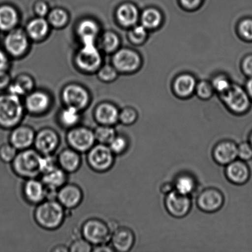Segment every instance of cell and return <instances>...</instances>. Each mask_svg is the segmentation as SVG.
Listing matches in <instances>:
<instances>
[{
  "instance_id": "f1b7e54d",
  "label": "cell",
  "mask_w": 252,
  "mask_h": 252,
  "mask_svg": "<svg viewBox=\"0 0 252 252\" xmlns=\"http://www.w3.org/2000/svg\"><path fill=\"white\" fill-rule=\"evenodd\" d=\"M116 16L117 21L122 26L132 27L134 26L138 21V9L132 4H123L118 7Z\"/></svg>"
},
{
  "instance_id": "7c38bea8",
  "label": "cell",
  "mask_w": 252,
  "mask_h": 252,
  "mask_svg": "<svg viewBox=\"0 0 252 252\" xmlns=\"http://www.w3.org/2000/svg\"><path fill=\"white\" fill-rule=\"evenodd\" d=\"M224 197L220 190L216 188H208L200 192L197 199V205L202 211L214 213L223 206Z\"/></svg>"
},
{
  "instance_id": "ba28073f",
  "label": "cell",
  "mask_w": 252,
  "mask_h": 252,
  "mask_svg": "<svg viewBox=\"0 0 252 252\" xmlns=\"http://www.w3.org/2000/svg\"><path fill=\"white\" fill-rule=\"evenodd\" d=\"M65 107H70L82 112L90 105V94L87 89L76 83H70L64 87L62 92Z\"/></svg>"
},
{
  "instance_id": "cb8c5ba5",
  "label": "cell",
  "mask_w": 252,
  "mask_h": 252,
  "mask_svg": "<svg viewBox=\"0 0 252 252\" xmlns=\"http://www.w3.org/2000/svg\"><path fill=\"white\" fill-rule=\"evenodd\" d=\"M225 174L232 184L240 185L248 181L250 170L244 160L236 159L226 165Z\"/></svg>"
},
{
  "instance_id": "c3c4849f",
  "label": "cell",
  "mask_w": 252,
  "mask_h": 252,
  "mask_svg": "<svg viewBox=\"0 0 252 252\" xmlns=\"http://www.w3.org/2000/svg\"><path fill=\"white\" fill-rule=\"evenodd\" d=\"M48 5L44 1H39L36 2L34 6V12L37 16L45 17L48 16L49 12Z\"/></svg>"
},
{
  "instance_id": "ab89813d",
  "label": "cell",
  "mask_w": 252,
  "mask_h": 252,
  "mask_svg": "<svg viewBox=\"0 0 252 252\" xmlns=\"http://www.w3.org/2000/svg\"><path fill=\"white\" fill-rule=\"evenodd\" d=\"M68 249L70 252H93V246L83 237H79L73 239Z\"/></svg>"
},
{
  "instance_id": "bcb514c9",
  "label": "cell",
  "mask_w": 252,
  "mask_h": 252,
  "mask_svg": "<svg viewBox=\"0 0 252 252\" xmlns=\"http://www.w3.org/2000/svg\"><path fill=\"white\" fill-rule=\"evenodd\" d=\"M198 95L202 98H208L213 92V86L207 82L199 83L197 88Z\"/></svg>"
},
{
  "instance_id": "1f68e13d",
  "label": "cell",
  "mask_w": 252,
  "mask_h": 252,
  "mask_svg": "<svg viewBox=\"0 0 252 252\" xmlns=\"http://www.w3.org/2000/svg\"><path fill=\"white\" fill-rule=\"evenodd\" d=\"M120 44L119 36L114 32L106 31L100 36V48L105 53L112 54L115 53L119 49Z\"/></svg>"
},
{
  "instance_id": "8d00e7d4",
  "label": "cell",
  "mask_w": 252,
  "mask_h": 252,
  "mask_svg": "<svg viewBox=\"0 0 252 252\" xmlns=\"http://www.w3.org/2000/svg\"><path fill=\"white\" fill-rule=\"evenodd\" d=\"M128 140L125 135L122 134H118L113 138L109 145V147L115 155H122L124 154L128 150Z\"/></svg>"
},
{
  "instance_id": "681fc988",
  "label": "cell",
  "mask_w": 252,
  "mask_h": 252,
  "mask_svg": "<svg viewBox=\"0 0 252 252\" xmlns=\"http://www.w3.org/2000/svg\"><path fill=\"white\" fill-rule=\"evenodd\" d=\"M11 84V76L6 71L0 72V90L8 87Z\"/></svg>"
},
{
  "instance_id": "11a10c76",
  "label": "cell",
  "mask_w": 252,
  "mask_h": 252,
  "mask_svg": "<svg viewBox=\"0 0 252 252\" xmlns=\"http://www.w3.org/2000/svg\"><path fill=\"white\" fill-rule=\"evenodd\" d=\"M182 3L187 8L192 9L197 7L201 2V0H181Z\"/></svg>"
},
{
  "instance_id": "8fae6325",
  "label": "cell",
  "mask_w": 252,
  "mask_h": 252,
  "mask_svg": "<svg viewBox=\"0 0 252 252\" xmlns=\"http://www.w3.org/2000/svg\"><path fill=\"white\" fill-rule=\"evenodd\" d=\"M165 206L170 216L177 219L184 218L191 211V196L180 193L174 190L166 195Z\"/></svg>"
},
{
  "instance_id": "603a6c76",
  "label": "cell",
  "mask_w": 252,
  "mask_h": 252,
  "mask_svg": "<svg viewBox=\"0 0 252 252\" xmlns=\"http://www.w3.org/2000/svg\"><path fill=\"white\" fill-rule=\"evenodd\" d=\"M57 158L59 167L68 174L77 172L82 164L81 153L70 147L61 151Z\"/></svg>"
},
{
  "instance_id": "44dd1931",
  "label": "cell",
  "mask_w": 252,
  "mask_h": 252,
  "mask_svg": "<svg viewBox=\"0 0 252 252\" xmlns=\"http://www.w3.org/2000/svg\"><path fill=\"white\" fill-rule=\"evenodd\" d=\"M120 110L112 103H99L94 112V117L98 125L114 126L119 122Z\"/></svg>"
},
{
  "instance_id": "60d3db41",
  "label": "cell",
  "mask_w": 252,
  "mask_h": 252,
  "mask_svg": "<svg viewBox=\"0 0 252 252\" xmlns=\"http://www.w3.org/2000/svg\"><path fill=\"white\" fill-rule=\"evenodd\" d=\"M137 118V113L132 108H125L120 111L119 122L123 125L130 126L134 124Z\"/></svg>"
},
{
  "instance_id": "ac0fdd59",
  "label": "cell",
  "mask_w": 252,
  "mask_h": 252,
  "mask_svg": "<svg viewBox=\"0 0 252 252\" xmlns=\"http://www.w3.org/2000/svg\"><path fill=\"white\" fill-rule=\"evenodd\" d=\"M135 241V234L132 229L117 226L113 231L110 243L114 251L127 252L132 249Z\"/></svg>"
},
{
  "instance_id": "4fadbf2b",
  "label": "cell",
  "mask_w": 252,
  "mask_h": 252,
  "mask_svg": "<svg viewBox=\"0 0 252 252\" xmlns=\"http://www.w3.org/2000/svg\"><path fill=\"white\" fill-rule=\"evenodd\" d=\"M140 61V56L136 52L124 48L113 53L112 65L118 72L128 73L137 70Z\"/></svg>"
},
{
  "instance_id": "e575fe53",
  "label": "cell",
  "mask_w": 252,
  "mask_h": 252,
  "mask_svg": "<svg viewBox=\"0 0 252 252\" xmlns=\"http://www.w3.org/2000/svg\"><path fill=\"white\" fill-rule=\"evenodd\" d=\"M47 20L51 26L56 29H62L68 24L69 15L63 9L55 8L49 11Z\"/></svg>"
},
{
  "instance_id": "277c9868",
  "label": "cell",
  "mask_w": 252,
  "mask_h": 252,
  "mask_svg": "<svg viewBox=\"0 0 252 252\" xmlns=\"http://www.w3.org/2000/svg\"><path fill=\"white\" fill-rule=\"evenodd\" d=\"M110 226L102 220L92 218L84 222L81 228V236L94 246L110 243L113 230L117 228Z\"/></svg>"
},
{
  "instance_id": "7dc6e473",
  "label": "cell",
  "mask_w": 252,
  "mask_h": 252,
  "mask_svg": "<svg viewBox=\"0 0 252 252\" xmlns=\"http://www.w3.org/2000/svg\"><path fill=\"white\" fill-rule=\"evenodd\" d=\"M239 30L244 38L252 40V20L247 19L242 22Z\"/></svg>"
},
{
  "instance_id": "d6986e66",
  "label": "cell",
  "mask_w": 252,
  "mask_h": 252,
  "mask_svg": "<svg viewBox=\"0 0 252 252\" xmlns=\"http://www.w3.org/2000/svg\"><path fill=\"white\" fill-rule=\"evenodd\" d=\"M22 192L25 199L31 204L38 205L46 199V187L38 178L26 180Z\"/></svg>"
},
{
  "instance_id": "f907efd6",
  "label": "cell",
  "mask_w": 252,
  "mask_h": 252,
  "mask_svg": "<svg viewBox=\"0 0 252 252\" xmlns=\"http://www.w3.org/2000/svg\"><path fill=\"white\" fill-rule=\"evenodd\" d=\"M9 65L8 58L3 51H0V72L6 71Z\"/></svg>"
},
{
  "instance_id": "52a82bcc",
  "label": "cell",
  "mask_w": 252,
  "mask_h": 252,
  "mask_svg": "<svg viewBox=\"0 0 252 252\" xmlns=\"http://www.w3.org/2000/svg\"><path fill=\"white\" fill-rule=\"evenodd\" d=\"M66 140L69 147L80 153H87L96 143L94 130L80 125L68 130Z\"/></svg>"
},
{
  "instance_id": "9a60e30c",
  "label": "cell",
  "mask_w": 252,
  "mask_h": 252,
  "mask_svg": "<svg viewBox=\"0 0 252 252\" xmlns=\"http://www.w3.org/2000/svg\"><path fill=\"white\" fill-rule=\"evenodd\" d=\"M36 132L31 126L19 125L11 129L9 142L18 151L32 148L34 144Z\"/></svg>"
},
{
  "instance_id": "816d5d0a",
  "label": "cell",
  "mask_w": 252,
  "mask_h": 252,
  "mask_svg": "<svg viewBox=\"0 0 252 252\" xmlns=\"http://www.w3.org/2000/svg\"><path fill=\"white\" fill-rule=\"evenodd\" d=\"M114 251L112 246L108 245V244H103L100 245L93 247V252H110Z\"/></svg>"
},
{
  "instance_id": "83f0119b",
  "label": "cell",
  "mask_w": 252,
  "mask_h": 252,
  "mask_svg": "<svg viewBox=\"0 0 252 252\" xmlns=\"http://www.w3.org/2000/svg\"><path fill=\"white\" fill-rule=\"evenodd\" d=\"M19 22V14L17 10L10 5L0 6V30L9 32L16 28Z\"/></svg>"
},
{
  "instance_id": "f546056e",
  "label": "cell",
  "mask_w": 252,
  "mask_h": 252,
  "mask_svg": "<svg viewBox=\"0 0 252 252\" xmlns=\"http://www.w3.org/2000/svg\"><path fill=\"white\" fill-rule=\"evenodd\" d=\"M81 112L75 108L65 107L61 110L58 115L59 125L66 129L80 125Z\"/></svg>"
},
{
  "instance_id": "5b68a950",
  "label": "cell",
  "mask_w": 252,
  "mask_h": 252,
  "mask_svg": "<svg viewBox=\"0 0 252 252\" xmlns=\"http://www.w3.org/2000/svg\"><path fill=\"white\" fill-rule=\"evenodd\" d=\"M79 70L87 73H97L103 65V58L95 43L83 44L75 56Z\"/></svg>"
},
{
  "instance_id": "5bb4252c",
  "label": "cell",
  "mask_w": 252,
  "mask_h": 252,
  "mask_svg": "<svg viewBox=\"0 0 252 252\" xmlns=\"http://www.w3.org/2000/svg\"><path fill=\"white\" fill-rule=\"evenodd\" d=\"M83 199V192L78 185L66 183L59 189L57 200L66 210L76 208Z\"/></svg>"
},
{
  "instance_id": "9f6ffc18",
  "label": "cell",
  "mask_w": 252,
  "mask_h": 252,
  "mask_svg": "<svg viewBox=\"0 0 252 252\" xmlns=\"http://www.w3.org/2000/svg\"><path fill=\"white\" fill-rule=\"evenodd\" d=\"M52 252H69V249L68 247L64 245H59L58 246L54 247Z\"/></svg>"
},
{
  "instance_id": "f6af8a7d",
  "label": "cell",
  "mask_w": 252,
  "mask_h": 252,
  "mask_svg": "<svg viewBox=\"0 0 252 252\" xmlns=\"http://www.w3.org/2000/svg\"><path fill=\"white\" fill-rule=\"evenodd\" d=\"M213 88L219 91V93H225L231 88V85L229 83L228 79L224 76H218L213 81Z\"/></svg>"
},
{
  "instance_id": "7a4b0ae2",
  "label": "cell",
  "mask_w": 252,
  "mask_h": 252,
  "mask_svg": "<svg viewBox=\"0 0 252 252\" xmlns=\"http://www.w3.org/2000/svg\"><path fill=\"white\" fill-rule=\"evenodd\" d=\"M25 111L21 97L9 93L0 95V127L12 129L21 125Z\"/></svg>"
},
{
  "instance_id": "d4e9b609",
  "label": "cell",
  "mask_w": 252,
  "mask_h": 252,
  "mask_svg": "<svg viewBox=\"0 0 252 252\" xmlns=\"http://www.w3.org/2000/svg\"><path fill=\"white\" fill-rule=\"evenodd\" d=\"M50 24L47 19L37 16L28 22L25 31L30 39L40 41L48 36L50 32Z\"/></svg>"
},
{
  "instance_id": "9c48e42d",
  "label": "cell",
  "mask_w": 252,
  "mask_h": 252,
  "mask_svg": "<svg viewBox=\"0 0 252 252\" xmlns=\"http://www.w3.org/2000/svg\"><path fill=\"white\" fill-rule=\"evenodd\" d=\"M4 45L9 55L20 58L29 50L30 38L25 30L16 27L8 32L4 38Z\"/></svg>"
},
{
  "instance_id": "30bf717a",
  "label": "cell",
  "mask_w": 252,
  "mask_h": 252,
  "mask_svg": "<svg viewBox=\"0 0 252 252\" xmlns=\"http://www.w3.org/2000/svg\"><path fill=\"white\" fill-rule=\"evenodd\" d=\"M61 138L56 130L44 127L36 132L34 147L41 155H53L60 145Z\"/></svg>"
},
{
  "instance_id": "3957f363",
  "label": "cell",
  "mask_w": 252,
  "mask_h": 252,
  "mask_svg": "<svg viewBox=\"0 0 252 252\" xmlns=\"http://www.w3.org/2000/svg\"><path fill=\"white\" fill-rule=\"evenodd\" d=\"M42 155L35 149L20 151L11 162L12 169L17 176L24 179H33L41 176Z\"/></svg>"
},
{
  "instance_id": "ffe728a7",
  "label": "cell",
  "mask_w": 252,
  "mask_h": 252,
  "mask_svg": "<svg viewBox=\"0 0 252 252\" xmlns=\"http://www.w3.org/2000/svg\"><path fill=\"white\" fill-rule=\"evenodd\" d=\"M212 155L217 164L227 165L238 158V145L232 140H221L215 146Z\"/></svg>"
},
{
  "instance_id": "2e32d148",
  "label": "cell",
  "mask_w": 252,
  "mask_h": 252,
  "mask_svg": "<svg viewBox=\"0 0 252 252\" xmlns=\"http://www.w3.org/2000/svg\"><path fill=\"white\" fill-rule=\"evenodd\" d=\"M25 109L33 115H41L49 110L51 104L50 96L43 91H33L26 95Z\"/></svg>"
},
{
  "instance_id": "836d02e7",
  "label": "cell",
  "mask_w": 252,
  "mask_h": 252,
  "mask_svg": "<svg viewBox=\"0 0 252 252\" xmlns=\"http://www.w3.org/2000/svg\"><path fill=\"white\" fill-rule=\"evenodd\" d=\"M94 133L96 143L107 145H109L117 135L114 126L108 125H98L94 129Z\"/></svg>"
},
{
  "instance_id": "f5cc1de1",
  "label": "cell",
  "mask_w": 252,
  "mask_h": 252,
  "mask_svg": "<svg viewBox=\"0 0 252 252\" xmlns=\"http://www.w3.org/2000/svg\"><path fill=\"white\" fill-rule=\"evenodd\" d=\"M174 190H175L174 184L170 182L164 183L160 188V192L165 195L170 193V192L174 191Z\"/></svg>"
},
{
  "instance_id": "b9f144b4",
  "label": "cell",
  "mask_w": 252,
  "mask_h": 252,
  "mask_svg": "<svg viewBox=\"0 0 252 252\" xmlns=\"http://www.w3.org/2000/svg\"><path fill=\"white\" fill-rule=\"evenodd\" d=\"M59 167L58 158L53 155H42L41 159V174Z\"/></svg>"
},
{
  "instance_id": "7402d4cb",
  "label": "cell",
  "mask_w": 252,
  "mask_h": 252,
  "mask_svg": "<svg viewBox=\"0 0 252 252\" xmlns=\"http://www.w3.org/2000/svg\"><path fill=\"white\" fill-rule=\"evenodd\" d=\"M100 27L98 22L91 18H85L79 22L76 32L82 44L95 43L100 35Z\"/></svg>"
},
{
  "instance_id": "4dcf8cb0",
  "label": "cell",
  "mask_w": 252,
  "mask_h": 252,
  "mask_svg": "<svg viewBox=\"0 0 252 252\" xmlns=\"http://www.w3.org/2000/svg\"><path fill=\"white\" fill-rule=\"evenodd\" d=\"M174 189L180 193L191 196L197 188V180L192 175L181 174L177 177L174 183Z\"/></svg>"
},
{
  "instance_id": "4316f807",
  "label": "cell",
  "mask_w": 252,
  "mask_h": 252,
  "mask_svg": "<svg viewBox=\"0 0 252 252\" xmlns=\"http://www.w3.org/2000/svg\"><path fill=\"white\" fill-rule=\"evenodd\" d=\"M34 82L33 79L27 74H21L16 80L8 86V92L19 97L29 94L33 91Z\"/></svg>"
},
{
  "instance_id": "7bdbcfd3",
  "label": "cell",
  "mask_w": 252,
  "mask_h": 252,
  "mask_svg": "<svg viewBox=\"0 0 252 252\" xmlns=\"http://www.w3.org/2000/svg\"><path fill=\"white\" fill-rule=\"evenodd\" d=\"M147 34V29L142 25L133 27L128 33V38L132 43L140 44L145 40Z\"/></svg>"
},
{
  "instance_id": "d6a6232c",
  "label": "cell",
  "mask_w": 252,
  "mask_h": 252,
  "mask_svg": "<svg viewBox=\"0 0 252 252\" xmlns=\"http://www.w3.org/2000/svg\"><path fill=\"white\" fill-rule=\"evenodd\" d=\"M174 88L178 94L187 97L193 93L196 88V81L189 75L180 76L175 81Z\"/></svg>"
},
{
  "instance_id": "db71d44e",
  "label": "cell",
  "mask_w": 252,
  "mask_h": 252,
  "mask_svg": "<svg viewBox=\"0 0 252 252\" xmlns=\"http://www.w3.org/2000/svg\"><path fill=\"white\" fill-rule=\"evenodd\" d=\"M243 67L248 75L252 76V56H249L244 62Z\"/></svg>"
},
{
  "instance_id": "6f0895ef",
  "label": "cell",
  "mask_w": 252,
  "mask_h": 252,
  "mask_svg": "<svg viewBox=\"0 0 252 252\" xmlns=\"http://www.w3.org/2000/svg\"><path fill=\"white\" fill-rule=\"evenodd\" d=\"M247 88H248L249 93L250 94V95L252 97V78L248 81V85H247Z\"/></svg>"
},
{
  "instance_id": "f35d334b",
  "label": "cell",
  "mask_w": 252,
  "mask_h": 252,
  "mask_svg": "<svg viewBox=\"0 0 252 252\" xmlns=\"http://www.w3.org/2000/svg\"><path fill=\"white\" fill-rule=\"evenodd\" d=\"M18 152L11 143H3L0 145V160L5 164H11Z\"/></svg>"
},
{
  "instance_id": "e0dca14e",
  "label": "cell",
  "mask_w": 252,
  "mask_h": 252,
  "mask_svg": "<svg viewBox=\"0 0 252 252\" xmlns=\"http://www.w3.org/2000/svg\"><path fill=\"white\" fill-rule=\"evenodd\" d=\"M223 94L224 102L232 112L241 114L248 110L250 103L248 95L239 86H231Z\"/></svg>"
},
{
  "instance_id": "d590c367",
  "label": "cell",
  "mask_w": 252,
  "mask_h": 252,
  "mask_svg": "<svg viewBox=\"0 0 252 252\" xmlns=\"http://www.w3.org/2000/svg\"><path fill=\"white\" fill-rule=\"evenodd\" d=\"M142 24L147 29L157 28L162 21V16L159 11L155 9H148L142 14Z\"/></svg>"
},
{
  "instance_id": "680465c9",
  "label": "cell",
  "mask_w": 252,
  "mask_h": 252,
  "mask_svg": "<svg viewBox=\"0 0 252 252\" xmlns=\"http://www.w3.org/2000/svg\"><path fill=\"white\" fill-rule=\"evenodd\" d=\"M250 143L251 145L252 146V133H251V137H250Z\"/></svg>"
},
{
  "instance_id": "ee69618b",
  "label": "cell",
  "mask_w": 252,
  "mask_h": 252,
  "mask_svg": "<svg viewBox=\"0 0 252 252\" xmlns=\"http://www.w3.org/2000/svg\"><path fill=\"white\" fill-rule=\"evenodd\" d=\"M238 158L244 161L252 159V146L250 143L243 142L238 145Z\"/></svg>"
},
{
  "instance_id": "8992f818",
  "label": "cell",
  "mask_w": 252,
  "mask_h": 252,
  "mask_svg": "<svg viewBox=\"0 0 252 252\" xmlns=\"http://www.w3.org/2000/svg\"><path fill=\"white\" fill-rule=\"evenodd\" d=\"M86 160L94 171L103 173L112 169L115 164V155L109 146L95 143L87 152Z\"/></svg>"
},
{
  "instance_id": "6da1fadb",
  "label": "cell",
  "mask_w": 252,
  "mask_h": 252,
  "mask_svg": "<svg viewBox=\"0 0 252 252\" xmlns=\"http://www.w3.org/2000/svg\"><path fill=\"white\" fill-rule=\"evenodd\" d=\"M66 211L58 200L46 199L36 205L34 219L41 228L47 230H55L63 224Z\"/></svg>"
},
{
  "instance_id": "74e56055",
  "label": "cell",
  "mask_w": 252,
  "mask_h": 252,
  "mask_svg": "<svg viewBox=\"0 0 252 252\" xmlns=\"http://www.w3.org/2000/svg\"><path fill=\"white\" fill-rule=\"evenodd\" d=\"M97 75L98 80L102 82L111 83L117 78L118 71L113 65L103 64L97 71Z\"/></svg>"
},
{
  "instance_id": "484cf974",
  "label": "cell",
  "mask_w": 252,
  "mask_h": 252,
  "mask_svg": "<svg viewBox=\"0 0 252 252\" xmlns=\"http://www.w3.org/2000/svg\"><path fill=\"white\" fill-rule=\"evenodd\" d=\"M40 177L47 189L59 190L67 183L68 174L59 166L44 173Z\"/></svg>"
}]
</instances>
